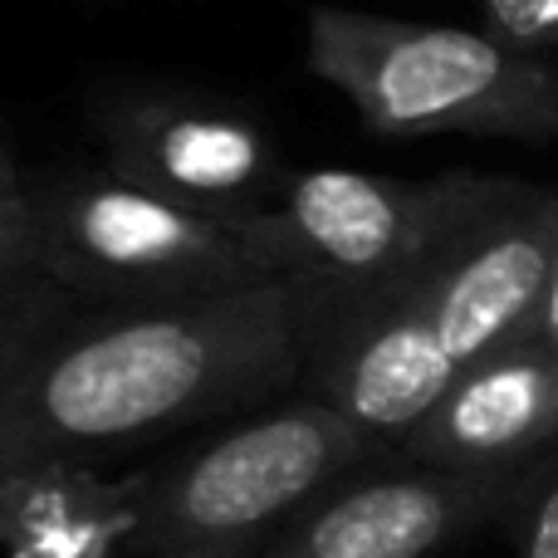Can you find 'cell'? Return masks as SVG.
I'll return each mask as SVG.
<instances>
[{
    "label": "cell",
    "instance_id": "12",
    "mask_svg": "<svg viewBox=\"0 0 558 558\" xmlns=\"http://www.w3.org/2000/svg\"><path fill=\"white\" fill-rule=\"evenodd\" d=\"M485 29L524 54H554L558 49V0H475Z\"/></svg>",
    "mask_w": 558,
    "mask_h": 558
},
{
    "label": "cell",
    "instance_id": "14",
    "mask_svg": "<svg viewBox=\"0 0 558 558\" xmlns=\"http://www.w3.org/2000/svg\"><path fill=\"white\" fill-rule=\"evenodd\" d=\"M524 338H539V343L558 348V245H554V260H549V279H544L539 308H534L530 333H524Z\"/></svg>",
    "mask_w": 558,
    "mask_h": 558
},
{
    "label": "cell",
    "instance_id": "5",
    "mask_svg": "<svg viewBox=\"0 0 558 558\" xmlns=\"http://www.w3.org/2000/svg\"><path fill=\"white\" fill-rule=\"evenodd\" d=\"M373 451L343 412L308 392L260 407L157 475L133 549L137 558H162L206 544H270L279 524Z\"/></svg>",
    "mask_w": 558,
    "mask_h": 558
},
{
    "label": "cell",
    "instance_id": "13",
    "mask_svg": "<svg viewBox=\"0 0 558 558\" xmlns=\"http://www.w3.org/2000/svg\"><path fill=\"white\" fill-rule=\"evenodd\" d=\"M0 265H39L35 221L25 202H0Z\"/></svg>",
    "mask_w": 558,
    "mask_h": 558
},
{
    "label": "cell",
    "instance_id": "1",
    "mask_svg": "<svg viewBox=\"0 0 558 558\" xmlns=\"http://www.w3.org/2000/svg\"><path fill=\"white\" fill-rule=\"evenodd\" d=\"M304 383L289 284L157 308H84L0 397V490L221 416Z\"/></svg>",
    "mask_w": 558,
    "mask_h": 558
},
{
    "label": "cell",
    "instance_id": "11",
    "mask_svg": "<svg viewBox=\"0 0 558 558\" xmlns=\"http://www.w3.org/2000/svg\"><path fill=\"white\" fill-rule=\"evenodd\" d=\"M514 558H558V446L524 465V490L510 510Z\"/></svg>",
    "mask_w": 558,
    "mask_h": 558
},
{
    "label": "cell",
    "instance_id": "3",
    "mask_svg": "<svg viewBox=\"0 0 558 558\" xmlns=\"http://www.w3.org/2000/svg\"><path fill=\"white\" fill-rule=\"evenodd\" d=\"M304 54L377 137H558V54H524L490 29L314 5Z\"/></svg>",
    "mask_w": 558,
    "mask_h": 558
},
{
    "label": "cell",
    "instance_id": "8",
    "mask_svg": "<svg viewBox=\"0 0 558 558\" xmlns=\"http://www.w3.org/2000/svg\"><path fill=\"white\" fill-rule=\"evenodd\" d=\"M520 490L524 465L465 475L402 461L318 495L255 558H436L481 524L510 520Z\"/></svg>",
    "mask_w": 558,
    "mask_h": 558
},
{
    "label": "cell",
    "instance_id": "9",
    "mask_svg": "<svg viewBox=\"0 0 558 558\" xmlns=\"http://www.w3.org/2000/svg\"><path fill=\"white\" fill-rule=\"evenodd\" d=\"M549 446H558V348L514 338L475 357L392 456L432 471L490 475L520 471Z\"/></svg>",
    "mask_w": 558,
    "mask_h": 558
},
{
    "label": "cell",
    "instance_id": "10",
    "mask_svg": "<svg viewBox=\"0 0 558 558\" xmlns=\"http://www.w3.org/2000/svg\"><path fill=\"white\" fill-rule=\"evenodd\" d=\"M84 308L39 265H0V397Z\"/></svg>",
    "mask_w": 558,
    "mask_h": 558
},
{
    "label": "cell",
    "instance_id": "6",
    "mask_svg": "<svg viewBox=\"0 0 558 558\" xmlns=\"http://www.w3.org/2000/svg\"><path fill=\"white\" fill-rule=\"evenodd\" d=\"M490 177H383L348 167L284 172L260 211L279 275L308 294H363L432 260Z\"/></svg>",
    "mask_w": 558,
    "mask_h": 558
},
{
    "label": "cell",
    "instance_id": "15",
    "mask_svg": "<svg viewBox=\"0 0 558 558\" xmlns=\"http://www.w3.org/2000/svg\"><path fill=\"white\" fill-rule=\"evenodd\" d=\"M25 177H20V162L5 143H0V202H25Z\"/></svg>",
    "mask_w": 558,
    "mask_h": 558
},
{
    "label": "cell",
    "instance_id": "7",
    "mask_svg": "<svg viewBox=\"0 0 558 558\" xmlns=\"http://www.w3.org/2000/svg\"><path fill=\"white\" fill-rule=\"evenodd\" d=\"M104 167L216 221H251L284 182L275 137L202 94H137L98 113Z\"/></svg>",
    "mask_w": 558,
    "mask_h": 558
},
{
    "label": "cell",
    "instance_id": "4",
    "mask_svg": "<svg viewBox=\"0 0 558 558\" xmlns=\"http://www.w3.org/2000/svg\"><path fill=\"white\" fill-rule=\"evenodd\" d=\"M39 270L88 308H157L279 284L260 216L216 221L118 177L59 172L25 186Z\"/></svg>",
    "mask_w": 558,
    "mask_h": 558
},
{
    "label": "cell",
    "instance_id": "2",
    "mask_svg": "<svg viewBox=\"0 0 558 558\" xmlns=\"http://www.w3.org/2000/svg\"><path fill=\"white\" fill-rule=\"evenodd\" d=\"M558 245V186L490 177L456 231L407 279L363 294L289 284L304 333V392L392 451L446 387L530 333Z\"/></svg>",
    "mask_w": 558,
    "mask_h": 558
},
{
    "label": "cell",
    "instance_id": "16",
    "mask_svg": "<svg viewBox=\"0 0 558 558\" xmlns=\"http://www.w3.org/2000/svg\"><path fill=\"white\" fill-rule=\"evenodd\" d=\"M265 544H206V549H186V554H162V558H255Z\"/></svg>",
    "mask_w": 558,
    "mask_h": 558
}]
</instances>
